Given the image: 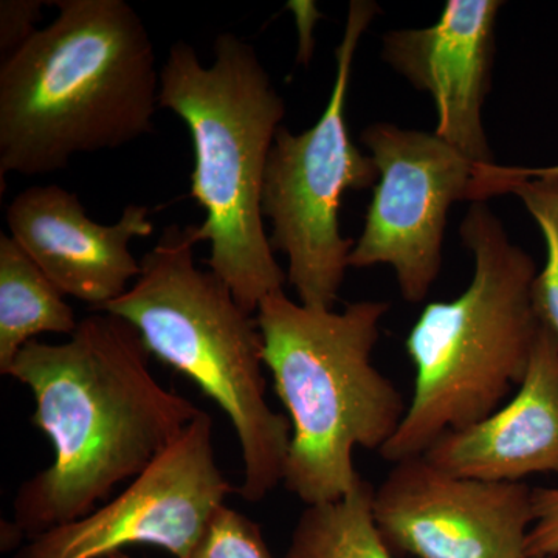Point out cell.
Listing matches in <instances>:
<instances>
[{"label":"cell","instance_id":"obj_4","mask_svg":"<svg viewBox=\"0 0 558 558\" xmlns=\"http://www.w3.org/2000/svg\"><path fill=\"white\" fill-rule=\"evenodd\" d=\"M459 234L475 263L472 281L458 299L428 303L407 336L414 388L402 424L379 451L389 462L422 457L447 433L495 413L526 376L542 328L537 264L486 202L470 205Z\"/></svg>","mask_w":558,"mask_h":558},{"label":"cell","instance_id":"obj_17","mask_svg":"<svg viewBox=\"0 0 558 558\" xmlns=\"http://www.w3.org/2000/svg\"><path fill=\"white\" fill-rule=\"evenodd\" d=\"M185 558H274L263 531L244 513L223 505Z\"/></svg>","mask_w":558,"mask_h":558},{"label":"cell","instance_id":"obj_21","mask_svg":"<svg viewBox=\"0 0 558 558\" xmlns=\"http://www.w3.org/2000/svg\"><path fill=\"white\" fill-rule=\"evenodd\" d=\"M108 558H132V557L128 556L126 553H117V554H113V556H109Z\"/></svg>","mask_w":558,"mask_h":558},{"label":"cell","instance_id":"obj_11","mask_svg":"<svg viewBox=\"0 0 558 558\" xmlns=\"http://www.w3.org/2000/svg\"><path fill=\"white\" fill-rule=\"evenodd\" d=\"M499 0H449L435 24L384 36L381 58L435 102V134L475 161L494 165L483 124L492 84Z\"/></svg>","mask_w":558,"mask_h":558},{"label":"cell","instance_id":"obj_12","mask_svg":"<svg viewBox=\"0 0 558 558\" xmlns=\"http://www.w3.org/2000/svg\"><path fill=\"white\" fill-rule=\"evenodd\" d=\"M10 236L64 296L95 311L119 300L142 266L130 244L154 231L146 205L130 204L119 222L101 226L76 194L58 185L31 186L7 208Z\"/></svg>","mask_w":558,"mask_h":558},{"label":"cell","instance_id":"obj_10","mask_svg":"<svg viewBox=\"0 0 558 558\" xmlns=\"http://www.w3.org/2000/svg\"><path fill=\"white\" fill-rule=\"evenodd\" d=\"M532 492L453 475L422 454L392 462L374 488V519L389 548L416 558H527Z\"/></svg>","mask_w":558,"mask_h":558},{"label":"cell","instance_id":"obj_7","mask_svg":"<svg viewBox=\"0 0 558 558\" xmlns=\"http://www.w3.org/2000/svg\"><path fill=\"white\" fill-rule=\"evenodd\" d=\"M377 13L379 7L369 0L351 2L326 109L301 134L279 128L264 175L263 215L271 226V248L288 258V281L300 303L317 310L336 306L355 244L340 231L341 201L347 191L368 190L379 179L373 157L352 142L347 121L355 53Z\"/></svg>","mask_w":558,"mask_h":558},{"label":"cell","instance_id":"obj_9","mask_svg":"<svg viewBox=\"0 0 558 558\" xmlns=\"http://www.w3.org/2000/svg\"><path fill=\"white\" fill-rule=\"evenodd\" d=\"M231 492L216 461L211 417L202 411L120 495L31 538L17 558H108L134 545L185 558Z\"/></svg>","mask_w":558,"mask_h":558},{"label":"cell","instance_id":"obj_20","mask_svg":"<svg viewBox=\"0 0 558 558\" xmlns=\"http://www.w3.org/2000/svg\"><path fill=\"white\" fill-rule=\"evenodd\" d=\"M289 9L295 13L300 28V51L299 61L306 64L312 57V27H314L319 13L312 2H290Z\"/></svg>","mask_w":558,"mask_h":558},{"label":"cell","instance_id":"obj_6","mask_svg":"<svg viewBox=\"0 0 558 558\" xmlns=\"http://www.w3.org/2000/svg\"><path fill=\"white\" fill-rule=\"evenodd\" d=\"M199 242L197 226H168L130 290L97 312L126 319L150 355L218 403L240 440V495L258 502L284 483L292 428L267 402L258 322L218 275L196 266Z\"/></svg>","mask_w":558,"mask_h":558},{"label":"cell","instance_id":"obj_13","mask_svg":"<svg viewBox=\"0 0 558 558\" xmlns=\"http://www.w3.org/2000/svg\"><path fill=\"white\" fill-rule=\"evenodd\" d=\"M453 475L523 483L534 473L558 475V339L539 328L526 376L490 416L436 440L424 454Z\"/></svg>","mask_w":558,"mask_h":558},{"label":"cell","instance_id":"obj_22","mask_svg":"<svg viewBox=\"0 0 558 558\" xmlns=\"http://www.w3.org/2000/svg\"><path fill=\"white\" fill-rule=\"evenodd\" d=\"M548 170L556 172V174H558V165H556V167H548Z\"/></svg>","mask_w":558,"mask_h":558},{"label":"cell","instance_id":"obj_14","mask_svg":"<svg viewBox=\"0 0 558 558\" xmlns=\"http://www.w3.org/2000/svg\"><path fill=\"white\" fill-rule=\"evenodd\" d=\"M75 312L64 295L17 245L0 233V373L5 376L25 344L39 333L73 336Z\"/></svg>","mask_w":558,"mask_h":558},{"label":"cell","instance_id":"obj_18","mask_svg":"<svg viewBox=\"0 0 558 558\" xmlns=\"http://www.w3.org/2000/svg\"><path fill=\"white\" fill-rule=\"evenodd\" d=\"M534 524L527 537V558L558 556V487H538L532 492Z\"/></svg>","mask_w":558,"mask_h":558},{"label":"cell","instance_id":"obj_5","mask_svg":"<svg viewBox=\"0 0 558 558\" xmlns=\"http://www.w3.org/2000/svg\"><path fill=\"white\" fill-rule=\"evenodd\" d=\"M388 311L387 301L317 310L284 289L256 311L264 363L292 428L284 484L306 506L347 497L362 480L355 449L380 451L405 417L402 392L373 362Z\"/></svg>","mask_w":558,"mask_h":558},{"label":"cell","instance_id":"obj_1","mask_svg":"<svg viewBox=\"0 0 558 558\" xmlns=\"http://www.w3.org/2000/svg\"><path fill=\"white\" fill-rule=\"evenodd\" d=\"M149 359L137 329L108 312L81 319L65 343L21 349L5 376L31 388L32 424L50 439L53 462L17 490L14 531L33 538L89 515L199 416L161 387Z\"/></svg>","mask_w":558,"mask_h":558},{"label":"cell","instance_id":"obj_2","mask_svg":"<svg viewBox=\"0 0 558 558\" xmlns=\"http://www.w3.org/2000/svg\"><path fill=\"white\" fill-rule=\"evenodd\" d=\"M58 16L3 58L0 178L50 174L76 154L154 130L160 73L153 40L124 0H54Z\"/></svg>","mask_w":558,"mask_h":558},{"label":"cell","instance_id":"obj_15","mask_svg":"<svg viewBox=\"0 0 558 558\" xmlns=\"http://www.w3.org/2000/svg\"><path fill=\"white\" fill-rule=\"evenodd\" d=\"M374 488L362 478L347 497L306 506L284 558H392L374 519Z\"/></svg>","mask_w":558,"mask_h":558},{"label":"cell","instance_id":"obj_16","mask_svg":"<svg viewBox=\"0 0 558 558\" xmlns=\"http://www.w3.org/2000/svg\"><path fill=\"white\" fill-rule=\"evenodd\" d=\"M488 189L492 196L515 194L520 197L542 231L546 260L535 279V307L543 325L558 339V174L548 168L494 165L488 170Z\"/></svg>","mask_w":558,"mask_h":558},{"label":"cell","instance_id":"obj_3","mask_svg":"<svg viewBox=\"0 0 558 558\" xmlns=\"http://www.w3.org/2000/svg\"><path fill=\"white\" fill-rule=\"evenodd\" d=\"M213 50L215 60L205 68L189 43L172 44L159 101L190 130V194L205 211L197 236L211 245L209 270L255 315L260 301L288 281L263 215L264 175L286 105L255 47L222 33Z\"/></svg>","mask_w":558,"mask_h":558},{"label":"cell","instance_id":"obj_8","mask_svg":"<svg viewBox=\"0 0 558 558\" xmlns=\"http://www.w3.org/2000/svg\"><path fill=\"white\" fill-rule=\"evenodd\" d=\"M379 171L365 227L349 267H392L409 303L427 299L442 267L447 216L454 202H475L478 168L433 132L374 123L362 132Z\"/></svg>","mask_w":558,"mask_h":558},{"label":"cell","instance_id":"obj_19","mask_svg":"<svg viewBox=\"0 0 558 558\" xmlns=\"http://www.w3.org/2000/svg\"><path fill=\"white\" fill-rule=\"evenodd\" d=\"M44 2L39 0H2L0 2V50L3 58L20 49L38 32L36 24Z\"/></svg>","mask_w":558,"mask_h":558}]
</instances>
